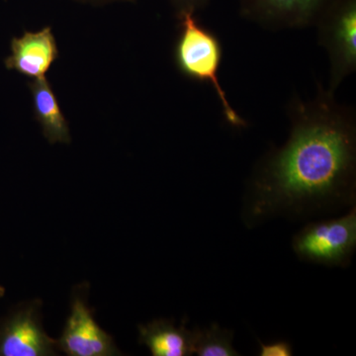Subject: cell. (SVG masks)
<instances>
[{"label": "cell", "mask_w": 356, "mask_h": 356, "mask_svg": "<svg viewBox=\"0 0 356 356\" xmlns=\"http://www.w3.org/2000/svg\"><path fill=\"white\" fill-rule=\"evenodd\" d=\"M330 60V92L356 70V0H329L315 23Z\"/></svg>", "instance_id": "cell-3"}, {"label": "cell", "mask_w": 356, "mask_h": 356, "mask_svg": "<svg viewBox=\"0 0 356 356\" xmlns=\"http://www.w3.org/2000/svg\"><path fill=\"white\" fill-rule=\"evenodd\" d=\"M293 250L300 259L321 266L350 264L356 248V208L336 219L311 222L295 235Z\"/></svg>", "instance_id": "cell-4"}, {"label": "cell", "mask_w": 356, "mask_h": 356, "mask_svg": "<svg viewBox=\"0 0 356 356\" xmlns=\"http://www.w3.org/2000/svg\"><path fill=\"white\" fill-rule=\"evenodd\" d=\"M2 288L0 287V295H1Z\"/></svg>", "instance_id": "cell-15"}, {"label": "cell", "mask_w": 356, "mask_h": 356, "mask_svg": "<svg viewBox=\"0 0 356 356\" xmlns=\"http://www.w3.org/2000/svg\"><path fill=\"white\" fill-rule=\"evenodd\" d=\"M58 50L51 27L39 32H25L11 42V55L6 60L8 70L33 79H40L58 60Z\"/></svg>", "instance_id": "cell-8"}, {"label": "cell", "mask_w": 356, "mask_h": 356, "mask_svg": "<svg viewBox=\"0 0 356 356\" xmlns=\"http://www.w3.org/2000/svg\"><path fill=\"white\" fill-rule=\"evenodd\" d=\"M195 330H188L185 321L179 327L172 320L159 318L139 325V343L154 356H189L194 355Z\"/></svg>", "instance_id": "cell-9"}, {"label": "cell", "mask_w": 356, "mask_h": 356, "mask_svg": "<svg viewBox=\"0 0 356 356\" xmlns=\"http://www.w3.org/2000/svg\"><path fill=\"white\" fill-rule=\"evenodd\" d=\"M29 88L32 93L35 116L41 125L44 138L50 144H70L69 124L46 77L34 79L29 84Z\"/></svg>", "instance_id": "cell-10"}, {"label": "cell", "mask_w": 356, "mask_h": 356, "mask_svg": "<svg viewBox=\"0 0 356 356\" xmlns=\"http://www.w3.org/2000/svg\"><path fill=\"white\" fill-rule=\"evenodd\" d=\"M329 0H238L241 14L270 29L313 25Z\"/></svg>", "instance_id": "cell-7"}, {"label": "cell", "mask_w": 356, "mask_h": 356, "mask_svg": "<svg viewBox=\"0 0 356 356\" xmlns=\"http://www.w3.org/2000/svg\"><path fill=\"white\" fill-rule=\"evenodd\" d=\"M177 14L180 13H193L205 8L210 0H170Z\"/></svg>", "instance_id": "cell-13"}, {"label": "cell", "mask_w": 356, "mask_h": 356, "mask_svg": "<svg viewBox=\"0 0 356 356\" xmlns=\"http://www.w3.org/2000/svg\"><path fill=\"white\" fill-rule=\"evenodd\" d=\"M291 130L255 170L245 206L248 224L355 202L356 124L353 110L318 84L310 102L290 104Z\"/></svg>", "instance_id": "cell-1"}, {"label": "cell", "mask_w": 356, "mask_h": 356, "mask_svg": "<svg viewBox=\"0 0 356 356\" xmlns=\"http://www.w3.org/2000/svg\"><path fill=\"white\" fill-rule=\"evenodd\" d=\"M261 356H291L292 344L285 341H273V343H261Z\"/></svg>", "instance_id": "cell-12"}, {"label": "cell", "mask_w": 356, "mask_h": 356, "mask_svg": "<svg viewBox=\"0 0 356 356\" xmlns=\"http://www.w3.org/2000/svg\"><path fill=\"white\" fill-rule=\"evenodd\" d=\"M234 332L212 324L209 327L195 329L194 355L199 356H238L234 348Z\"/></svg>", "instance_id": "cell-11"}, {"label": "cell", "mask_w": 356, "mask_h": 356, "mask_svg": "<svg viewBox=\"0 0 356 356\" xmlns=\"http://www.w3.org/2000/svg\"><path fill=\"white\" fill-rule=\"evenodd\" d=\"M179 36L175 49V60L182 74L199 83L210 84L219 98L222 114L233 127H245L243 120L229 102L219 79L222 44L215 33L199 22L195 13L177 14Z\"/></svg>", "instance_id": "cell-2"}, {"label": "cell", "mask_w": 356, "mask_h": 356, "mask_svg": "<svg viewBox=\"0 0 356 356\" xmlns=\"http://www.w3.org/2000/svg\"><path fill=\"white\" fill-rule=\"evenodd\" d=\"M58 350L69 356L120 355L113 337L98 325L88 305L83 286L72 297L64 332L57 341Z\"/></svg>", "instance_id": "cell-5"}, {"label": "cell", "mask_w": 356, "mask_h": 356, "mask_svg": "<svg viewBox=\"0 0 356 356\" xmlns=\"http://www.w3.org/2000/svg\"><path fill=\"white\" fill-rule=\"evenodd\" d=\"M88 1L100 2V1H111V0H88ZM128 1H132V0H128Z\"/></svg>", "instance_id": "cell-14"}, {"label": "cell", "mask_w": 356, "mask_h": 356, "mask_svg": "<svg viewBox=\"0 0 356 356\" xmlns=\"http://www.w3.org/2000/svg\"><path fill=\"white\" fill-rule=\"evenodd\" d=\"M41 302L20 306L0 325V356H51L57 341L44 331Z\"/></svg>", "instance_id": "cell-6"}]
</instances>
